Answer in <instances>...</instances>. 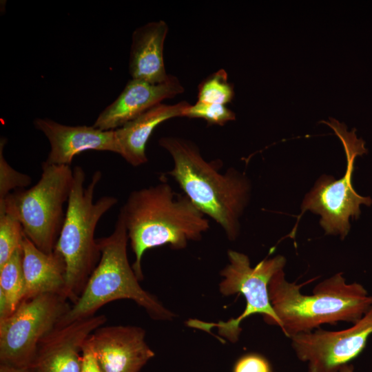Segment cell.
Listing matches in <instances>:
<instances>
[{
	"label": "cell",
	"mask_w": 372,
	"mask_h": 372,
	"mask_svg": "<svg viewBox=\"0 0 372 372\" xmlns=\"http://www.w3.org/2000/svg\"><path fill=\"white\" fill-rule=\"evenodd\" d=\"M372 334V306L351 327L340 331L317 329L290 338L297 358L308 372H339L358 356Z\"/></svg>",
	"instance_id": "10"
},
{
	"label": "cell",
	"mask_w": 372,
	"mask_h": 372,
	"mask_svg": "<svg viewBox=\"0 0 372 372\" xmlns=\"http://www.w3.org/2000/svg\"><path fill=\"white\" fill-rule=\"evenodd\" d=\"M68 301L56 294L36 296L21 301L11 315L0 320L1 364L30 367L41 340L70 309Z\"/></svg>",
	"instance_id": "9"
},
{
	"label": "cell",
	"mask_w": 372,
	"mask_h": 372,
	"mask_svg": "<svg viewBox=\"0 0 372 372\" xmlns=\"http://www.w3.org/2000/svg\"><path fill=\"white\" fill-rule=\"evenodd\" d=\"M80 372H103L96 356L90 335L83 344Z\"/></svg>",
	"instance_id": "24"
},
{
	"label": "cell",
	"mask_w": 372,
	"mask_h": 372,
	"mask_svg": "<svg viewBox=\"0 0 372 372\" xmlns=\"http://www.w3.org/2000/svg\"><path fill=\"white\" fill-rule=\"evenodd\" d=\"M189 105L185 101L172 105L161 103L114 130L119 155L134 167L147 163L146 145L154 130L167 120L183 117Z\"/></svg>",
	"instance_id": "16"
},
{
	"label": "cell",
	"mask_w": 372,
	"mask_h": 372,
	"mask_svg": "<svg viewBox=\"0 0 372 372\" xmlns=\"http://www.w3.org/2000/svg\"><path fill=\"white\" fill-rule=\"evenodd\" d=\"M0 372H32L30 368H18L9 365L0 364Z\"/></svg>",
	"instance_id": "25"
},
{
	"label": "cell",
	"mask_w": 372,
	"mask_h": 372,
	"mask_svg": "<svg viewBox=\"0 0 372 372\" xmlns=\"http://www.w3.org/2000/svg\"><path fill=\"white\" fill-rule=\"evenodd\" d=\"M167 32L168 25L163 20L147 23L134 31L129 59L132 79L161 83L169 79L163 59Z\"/></svg>",
	"instance_id": "15"
},
{
	"label": "cell",
	"mask_w": 372,
	"mask_h": 372,
	"mask_svg": "<svg viewBox=\"0 0 372 372\" xmlns=\"http://www.w3.org/2000/svg\"><path fill=\"white\" fill-rule=\"evenodd\" d=\"M34 125L50 144L45 161L48 164L70 166L76 155L91 149L120 154L114 130L104 131L93 125H65L46 118H35Z\"/></svg>",
	"instance_id": "14"
},
{
	"label": "cell",
	"mask_w": 372,
	"mask_h": 372,
	"mask_svg": "<svg viewBox=\"0 0 372 372\" xmlns=\"http://www.w3.org/2000/svg\"><path fill=\"white\" fill-rule=\"evenodd\" d=\"M24 237L22 225L15 213L3 200H0V267L14 251L21 247Z\"/></svg>",
	"instance_id": "19"
},
{
	"label": "cell",
	"mask_w": 372,
	"mask_h": 372,
	"mask_svg": "<svg viewBox=\"0 0 372 372\" xmlns=\"http://www.w3.org/2000/svg\"><path fill=\"white\" fill-rule=\"evenodd\" d=\"M183 92L179 79L172 74L161 83L132 79L118 96L100 113L93 126L104 131L114 130Z\"/></svg>",
	"instance_id": "13"
},
{
	"label": "cell",
	"mask_w": 372,
	"mask_h": 372,
	"mask_svg": "<svg viewBox=\"0 0 372 372\" xmlns=\"http://www.w3.org/2000/svg\"><path fill=\"white\" fill-rule=\"evenodd\" d=\"M119 213L135 256L132 269L139 280L143 278L141 262L147 250L165 245L184 249L209 229L207 216L163 178L158 184L132 192Z\"/></svg>",
	"instance_id": "1"
},
{
	"label": "cell",
	"mask_w": 372,
	"mask_h": 372,
	"mask_svg": "<svg viewBox=\"0 0 372 372\" xmlns=\"http://www.w3.org/2000/svg\"><path fill=\"white\" fill-rule=\"evenodd\" d=\"M158 143L172 157L173 167L168 174L183 194L222 228L229 240H235L249 200V179L233 167L221 172V161H206L189 140L169 136L161 138Z\"/></svg>",
	"instance_id": "2"
},
{
	"label": "cell",
	"mask_w": 372,
	"mask_h": 372,
	"mask_svg": "<svg viewBox=\"0 0 372 372\" xmlns=\"http://www.w3.org/2000/svg\"><path fill=\"white\" fill-rule=\"evenodd\" d=\"M227 257L229 264L220 272L223 279L219 285L220 291L224 296L242 294L246 300L245 309L240 316L227 322L209 323L189 320L187 325L208 332L216 328L220 335L232 342L238 340L241 322L251 315L260 314L268 324L280 327L281 323L270 302L269 283L275 273L283 270L286 258L278 255L265 258L251 267L249 257L242 253L229 249Z\"/></svg>",
	"instance_id": "8"
},
{
	"label": "cell",
	"mask_w": 372,
	"mask_h": 372,
	"mask_svg": "<svg viewBox=\"0 0 372 372\" xmlns=\"http://www.w3.org/2000/svg\"><path fill=\"white\" fill-rule=\"evenodd\" d=\"M136 326H105L91 335L93 348L103 372H139L155 353Z\"/></svg>",
	"instance_id": "12"
},
{
	"label": "cell",
	"mask_w": 372,
	"mask_h": 372,
	"mask_svg": "<svg viewBox=\"0 0 372 372\" xmlns=\"http://www.w3.org/2000/svg\"><path fill=\"white\" fill-rule=\"evenodd\" d=\"M234 97V85L228 81V75L224 69L208 76L198 87L197 102L226 105Z\"/></svg>",
	"instance_id": "20"
},
{
	"label": "cell",
	"mask_w": 372,
	"mask_h": 372,
	"mask_svg": "<svg viewBox=\"0 0 372 372\" xmlns=\"http://www.w3.org/2000/svg\"><path fill=\"white\" fill-rule=\"evenodd\" d=\"M233 372H272L268 360L256 353L242 356L236 362Z\"/></svg>",
	"instance_id": "23"
},
{
	"label": "cell",
	"mask_w": 372,
	"mask_h": 372,
	"mask_svg": "<svg viewBox=\"0 0 372 372\" xmlns=\"http://www.w3.org/2000/svg\"><path fill=\"white\" fill-rule=\"evenodd\" d=\"M183 117L202 118L209 125H224L236 120V114L225 105L196 102L187 108Z\"/></svg>",
	"instance_id": "21"
},
{
	"label": "cell",
	"mask_w": 372,
	"mask_h": 372,
	"mask_svg": "<svg viewBox=\"0 0 372 372\" xmlns=\"http://www.w3.org/2000/svg\"><path fill=\"white\" fill-rule=\"evenodd\" d=\"M339 372H355V370L352 364H347L342 366Z\"/></svg>",
	"instance_id": "26"
},
{
	"label": "cell",
	"mask_w": 372,
	"mask_h": 372,
	"mask_svg": "<svg viewBox=\"0 0 372 372\" xmlns=\"http://www.w3.org/2000/svg\"><path fill=\"white\" fill-rule=\"evenodd\" d=\"M21 247L25 278L23 300L46 293L65 298L66 267L62 256L55 251L51 254L41 251L25 235Z\"/></svg>",
	"instance_id": "17"
},
{
	"label": "cell",
	"mask_w": 372,
	"mask_h": 372,
	"mask_svg": "<svg viewBox=\"0 0 372 372\" xmlns=\"http://www.w3.org/2000/svg\"><path fill=\"white\" fill-rule=\"evenodd\" d=\"M6 139L3 137L0 141V200L6 198L10 191L22 189L32 183V178L25 174L12 168L6 161L3 149Z\"/></svg>",
	"instance_id": "22"
},
{
	"label": "cell",
	"mask_w": 372,
	"mask_h": 372,
	"mask_svg": "<svg viewBox=\"0 0 372 372\" xmlns=\"http://www.w3.org/2000/svg\"><path fill=\"white\" fill-rule=\"evenodd\" d=\"M331 127L340 139L347 156L346 172L341 178L335 180L332 176L324 174L306 194L302 205L301 213L290 237L293 238L300 217L307 210L321 216L320 224L326 234L340 235L343 240L350 229L351 217L358 218L360 205L370 206L372 199L359 195L353 189L352 176L354 161L357 156L367 153L364 141L358 138L353 129L347 132L346 125L331 118L330 122L321 121Z\"/></svg>",
	"instance_id": "7"
},
{
	"label": "cell",
	"mask_w": 372,
	"mask_h": 372,
	"mask_svg": "<svg viewBox=\"0 0 372 372\" xmlns=\"http://www.w3.org/2000/svg\"><path fill=\"white\" fill-rule=\"evenodd\" d=\"M101 177V172L96 171L85 187L83 169L80 166L73 169V183L65 220L54 250L65 261V296L73 304L80 297L100 260L101 252L94 238L97 223L118 203L112 196L94 201V190Z\"/></svg>",
	"instance_id": "5"
},
{
	"label": "cell",
	"mask_w": 372,
	"mask_h": 372,
	"mask_svg": "<svg viewBox=\"0 0 372 372\" xmlns=\"http://www.w3.org/2000/svg\"><path fill=\"white\" fill-rule=\"evenodd\" d=\"M39 181L28 189H18L3 200L17 215L24 235L41 251H54L73 183V169L69 165H41Z\"/></svg>",
	"instance_id": "6"
},
{
	"label": "cell",
	"mask_w": 372,
	"mask_h": 372,
	"mask_svg": "<svg viewBox=\"0 0 372 372\" xmlns=\"http://www.w3.org/2000/svg\"><path fill=\"white\" fill-rule=\"evenodd\" d=\"M22 258V247H20L0 267V296L6 300L10 315L24 297L25 278Z\"/></svg>",
	"instance_id": "18"
},
{
	"label": "cell",
	"mask_w": 372,
	"mask_h": 372,
	"mask_svg": "<svg viewBox=\"0 0 372 372\" xmlns=\"http://www.w3.org/2000/svg\"><path fill=\"white\" fill-rule=\"evenodd\" d=\"M96 240L100 260L80 297L56 327L93 316L101 307L120 299L134 300L154 320H171L174 316L173 313L141 287L140 280L130 265L127 254V231L120 213L113 232Z\"/></svg>",
	"instance_id": "4"
},
{
	"label": "cell",
	"mask_w": 372,
	"mask_h": 372,
	"mask_svg": "<svg viewBox=\"0 0 372 372\" xmlns=\"http://www.w3.org/2000/svg\"><path fill=\"white\" fill-rule=\"evenodd\" d=\"M302 285L289 282L283 270L269 283L271 304L280 329L291 338L318 329L322 324L358 321L372 306V296L361 284L347 283L342 273L322 280L311 295L301 293Z\"/></svg>",
	"instance_id": "3"
},
{
	"label": "cell",
	"mask_w": 372,
	"mask_h": 372,
	"mask_svg": "<svg viewBox=\"0 0 372 372\" xmlns=\"http://www.w3.org/2000/svg\"><path fill=\"white\" fill-rule=\"evenodd\" d=\"M106 320L104 315H94L54 328L40 342L32 372H80L83 343Z\"/></svg>",
	"instance_id": "11"
}]
</instances>
